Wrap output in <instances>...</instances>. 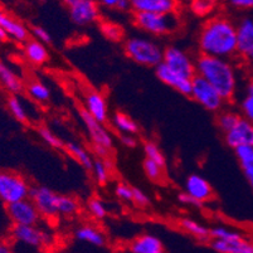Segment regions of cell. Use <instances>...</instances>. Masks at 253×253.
Masks as SVG:
<instances>
[{
	"instance_id": "3",
	"label": "cell",
	"mask_w": 253,
	"mask_h": 253,
	"mask_svg": "<svg viewBox=\"0 0 253 253\" xmlns=\"http://www.w3.org/2000/svg\"><path fill=\"white\" fill-rule=\"evenodd\" d=\"M31 198L39 213L43 217L52 218L56 215H73L78 211V202L70 195H61L47 186L31 188Z\"/></svg>"
},
{
	"instance_id": "12",
	"label": "cell",
	"mask_w": 253,
	"mask_h": 253,
	"mask_svg": "<svg viewBox=\"0 0 253 253\" xmlns=\"http://www.w3.org/2000/svg\"><path fill=\"white\" fill-rule=\"evenodd\" d=\"M6 213L13 224L37 225L42 217L31 198L6 204Z\"/></svg>"
},
{
	"instance_id": "23",
	"label": "cell",
	"mask_w": 253,
	"mask_h": 253,
	"mask_svg": "<svg viewBox=\"0 0 253 253\" xmlns=\"http://www.w3.org/2000/svg\"><path fill=\"white\" fill-rule=\"evenodd\" d=\"M75 237L80 242L88 243V245H92L93 247L101 248L106 243L105 234L98 228L89 224H84L82 227H80V228L76 229Z\"/></svg>"
},
{
	"instance_id": "46",
	"label": "cell",
	"mask_w": 253,
	"mask_h": 253,
	"mask_svg": "<svg viewBox=\"0 0 253 253\" xmlns=\"http://www.w3.org/2000/svg\"><path fill=\"white\" fill-rule=\"evenodd\" d=\"M179 202L184 206H190V207H194V208H202V204L201 202H198L197 199H194L193 197H190L189 194H186V193H181L179 195Z\"/></svg>"
},
{
	"instance_id": "4",
	"label": "cell",
	"mask_w": 253,
	"mask_h": 253,
	"mask_svg": "<svg viewBox=\"0 0 253 253\" xmlns=\"http://www.w3.org/2000/svg\"><path fill=\"white\" fill-rule=\"evenodd\" d=\"M125 53L128 58L140 66L154 67L163 62L164 49L149 37H130L125 42Z\"/></svg>"
},
{
	"instance_id": "40",
	"label": "cell",
	"mask_w": 253,
	"mask_h": 253,
	"mask_svg": "<svg viewBox=\"0 0 253 253\" xmlns=\"http://www.w3.org/2000/svg\"><path fill=\"white\" fill-rule=\"evenodd\" d=\"M100 6L110 10L127 11L130 10V0H97Z\"/></svg>"
},
{
	"instance_id": "42",
	"label": "cell",
	"mask_w": 253,
	"mask_h": 253,
	"mask_svg": "<svg viewBox=\"0 0 253 253\" xmlns=\"http://www.w3.org/2000/svg\"><path fill=\"white\" fill-rule=\"evenodd\" d=\"M115 194L123 202H132V188L128 186L127 184H119L115 189Z\"/></svg>"
},
{
	"instance_id": "31",
	"label": "cell",
	"mask_w": 253,
	"mask_h": 253,
	"mask_svg": "<svg viewBox=\"0 0 253 253\" xmlns=\"http://www.w3.org/2000/svg\"><path fill=\"white\" fill-rule=\"evenodd\" d=\"M92 172H93V176H95L96 181H97L100 185H105V184L109 183L110 176H111V165L107 162V159H97V160H93V165H92Z\"/></svg>"
},
{
	"instance_id": "13",
	"label": "cell",
	"mask_w": 253,
	"mask_h": 253,
	"mask_svg": "<svg viewBox=\"0 0 253 253\" xmlns=\"http://www.w3.org/2000/svg\"><path fill=\"white\" fill-rule=\"evenodd\" d=\"M237 49L253 68V17H243L237 24Z\"/></svg>"
},
{
	"instance_id": "30",
	"label": "cell",
	"mask_w": 253,
	"mask_h": 253,
	"mask_svg": "<svg viewBox=\"0 0 253 253\" xmlns=\"http://www.w3.org/2000/svg\"><path fill=\"white\" fill-rule=\"evenodd\" d=\"M218 0H189V9L193 14L201 18H207L215 11Z\"/></svg>"
},
{
	"instance_id": "24",
	"label": "cell",
	"mask_w": 253,
	"mask_h": 253,
	"mask_svg": "<svg viewBox=\"0 0 253 253\" xmlns=\"http://www.w3.org/2000/svg\"><path fill=\"white\" fill-rule=\"evenodd\" d=\"M0 86L10 92L11 95H18L23 91V84L17 73L0 61Z\"/></svg>"
},
{
	"instance_id": "27",
	"label": "cell",
	"mask_w": 253,
	"mask_h": 253,
	"mask_svg": "<svg viewBox=\"0 0 253 253\" xmlns=\"http://www.w3.org/2000/svg\"><path fill=\"white\" fill-rule=\"evenodd\" d=\"M112 126L120 134L135 135L139 132V126L128 115L124 112H116L112 117Z\"/></svg>"
},
{
	"instance_id": "33",
	"label": "cell",
	"mask_w": 253,
	"mask_h": 253,
	"mask_svg": "<svg viewBox=\"0 0 253 253\" xmlns=\"http://www.w3.org/2000/svg\"><path fill=\"white\" fill-rule=\"evenodd\" d=\"M38 135L48 146H50V148L57 149V150L64 149V142L62 141L52 130H49V128L45 127V126H42V127L38 128Z\"/></svg>"
},
{
	"instance_id": "21",
	"label": "cell",
	"mask_w": 253,
	"mask_h": 253,
	"mask_svg": "<svg viewBox=\"0 0 253 253\" xmlns=\"http://www.w3.org/2000/svg\"><path fill=\"white\" fill-rule=\"evenodd\" d=\"M128 250L132 253H163L165 251L162 239L154 234H141L130 243Z\"/></svg>"
},
{
	"instance_id": "47",
	"label": "cell",
	"mask_w": 253,
	"mask_h": 253,
	"mask_svg": "<svg viewBox=\"0 0 253 253\" xmlns=\"http://www.w3.org/2000/svg\"><path fill=\"white\" fill-rule=\"evenodd\" d=\"M120 141H121V144H123L124 146H126V148H131V149L135 148V146L137 145L136 137L131 134H121V136H120Z\"/></svg>"
},
{
	"instance_id": "7",
	"label": "cell",
	"mask_w": 253,
	"mask_h": 253,
	"mask_svg": "<svg viewBox=\"0 0 253 253\" xmlns=\"http://www.w3.org/2000/svg\"><path fill=\"white\" fill-rule=\"evenodd\" d=\"M189 96L209 112H220L225 103V100L220 96L219 92L198 75L192 78V89Z\"/></svg>"
},
{
	"instance_id": "26",
	"label": "cell",
	"mask_w": 253,
	"mask_h": 253,
	"mask_svg": "<svg viewBox=\"0 0 253 253\" xmlns=\"http://www.w3.org/2000/svg\"><path fill=\"white\" fill-rule=\"evenodd\" d=\"M64 149L75 159L76 162L84 168L87 170L92 169V165H93V159H92L91 154L86 150L84 148H82L81 145L77 144V142H67L64 144Z\"/></svg>"
},
{
	"instance_id": "10",
	"label": "cell",
	"mask_w": 253,
	"mask_h": 253,
	"mask_svg": "<svg viewBox=\"0 0 253 253\" xmlns=\"http://www.w3.org/2000/svg\"><path fill=\"white\" fill-rule=\"evenodd\" d=\"M71 20L78 27H88L100 19L101 6L97 0H77L67 3Z\"/></svg>"
},
{
	"instance_id": "41",
	"label": "cell",
	"mask_w": 253,
	"mask_h": 253,
	"mask_svg": "<svg viewBox=\"0 0 253 253\" xmlns=\"http://www.w3.org/2000/svg\"><path fill=\"white\" fill-rule=\"evenodd\" d=\"M239 109H241L242 117L253 123V93H251V92L246 93V96L241 101Z\"/></svg>"
},
{
	"instance_id": "11",
	"label": "cell",
	"mask_w": 253,
	"mask_h": 253,
	"mask_svg": "<svg viewBox=\"0 0 253 253\" xmlns=\"http://www.w3.org/2000/svg\"><path fill=\"white\" fill-rule=\"evenodd\" d=\"M163 62L167 64L168 67L188 78H193L197 75V72H195V61L192 58L189 53L181 49L180 47L169 45L168 48H165Z\"/></svg>"
},
{
	"instance_id": "17",
	"label": "cell",
	"mask_w": 253,
	"mask_h": 253,
	"mask_svg": "<svg viewBox=\"0 0 253 253\" xmlns=\"http://www.w3.org/2000/svg\"><path fill=\"white\" fill-rule=\"evenodd\" d=\"M185 193L201 203L211 201L213 197V188L207 179L199 174H192L185 180Z\"/></svg>"
},
{
	"instance_id": "19",
	"label": "cell",
	"mask_w": 253,
	"mask_h": 253,
	"mask_svg": "<svg viewBox=\"0 0 253 253\" xmlns=\"http://www.w3.org/2000/svg\"><path fill=\"white\" fill-rule=\"evenodd\" d=\"M209 247L219 253H253V242L245 237L234 241L211 238Z\"/></svg>"
},
{
	"instance_id": "18",
	"label": "cell",
	"mask_w": 253,
	"mask_h": 253,
	"mask_svg": "<svg viewBox=\"0 0 253 253\" xmlns=\"http://www.w3.org/2000/svg\"><path fill=\"white\" fill-rule=\"evenodd\" d=\"M84 110L100 123L105 124L109 120V106L102 93L97 91L88 92L84 97Z\"/></svg>"
},
{
	"instance_id": "6",
	"label": "cell",
	"mask_w": 253,
	"mask_h": 253,
	"mask_svg": "<svg viewBox=\"0 0 253 253\" xmlns=\"http://www.w3.org/2000/svg\"><path fill=\"white\" fill-rule=\"evenodd\" d=\"M80 116H81L82 123H84V127L88 132L93 150L100 158H109L110 151L114 148V137H112L111 132L103 126V123H100L96 119H93L84 109L81 110Z\"/></svg>"
},
{
	"instance_id": "44",
	"label": "cell",
	"mask_w": 253,
	"mask_h": 253,
	"mask_svg": "<svg viewBox=\"0 0 253 253\" xmlns=\"http://www.w3.org/2000/svg\"><path fill=\"white\" fill-rule=\"evenodd\" d=\"M132 202L137 207H148L150 204V198L144 190L139 188H132Z\"/></svg>"
},
{
	"instance_id": "25",
	"label": "cell",
	"mask_w": 253,
	"mask_h": 253,
	"mask_svg": "<svg viewBox=\"0 0 253 253\" xmlns=\"http://www.w3.org/2000/svg\"><path fill=\"white\" fill-rule=\"evenodd\" d=\"M234 153L248 183L253 188V146H239L234 149Z\"/></svg>"
},
{
	"instance_id": "9",
	"label": "cell",
	"mask_w": 253,
	"mask_h": 253,
	"mask_svg": "<svg viewBox=\"0 0 253 253\" xmlns=\"http://www.w3.org/2000/svg\"><path fill=\"white\" fill-rule=\"evenodd\" d=\"M11 238L18 245H23L33 250H41L43 247H48L52 237L36 225L14 224V227L11 228Z\"/></svg>"
},
{
	"instance_id": "28",
	"label": "cell",
	"mask_w": 253,
	"mask_h": 253,
	"mask_svg": "<svg viewBox=\"0 0 253 253\" xmlns=\"http://www.w3.org/2000/svg\"><path fill=\"white\" fill-rule=\"evenodd\" d=\"M179 227L184 232L189 233L190 236L195 237V238L201 239V241H206V239L211 238V229L207 228L206 225L198 223L197 220L189 219V218H183L179 222Z\"/></svg>"
},
{
	"instance_id": "36",
	"label": "cell",
	"mask_w": 253,
	"mask_h": 253,
	"mask_svg": "<svg viewBox=\"0 0 253 253\" xmlns=\"http://www.w3.org/2000/svg\"><path fill=\"white\" fill-rule=\"evenodd\" d=\"M101 32L106 38H109L110 41H114V42H117L124 37L123 28L119 24L112 22L101 23Z\"/></svg>"
},
{
	"instance_id": "20",
	"label": "cell",
	"mask_w": 253,
	"mask_h": 253,
	"mask_svg": "<svg viewBox=\"0 0 253 253\" xmlns=\"http://www.w3.org/2000/svg\"><path fill=\"white\" fill-rule=\"evenodd\" d=\"M0 27L8 34V38L14 39L17 42H25L29 37L27 27L3 10H0Z\"/></svg>"
},
{
	"instance_id": "43",
	"label": "cell",
	"mask_w": 253,
	"mask_h": 253,
	"mask_svg": "<svg viewBox=\"0 0 253 253\" xmlns=\"http://www.w3.org/2000/svg\"><path fill=\"white\" fill-rule=\"evenodd\" d=\"M228 6L237 11L253 10V0H225Z\"/></svg>"
},
{
	"instance_id": "16",
	"label": "cell",
	"mask_w": 253,
	"mask_h": 253,
	"mask_svg": "<svg viewBox=\"0 0 253 253\" xmlns=\"http://www.w3.org/2000/svg\"><path fill=\"white\" fill-rule=\"evenodd\" d=\"M179 0H130L134 13H176Z\"/></svg>"
},
{
	"instance_id": "52",
	"label": "cell",
	"mask_w": 253,
	"mask_h": 253,
	"mask_svg": "<svg viewBox=\"0 0 253 253\" xmlns=\"http://www.w3.org/2000/svg\"><path fill=\"white\" fill-rule=\"evenodd\" d=\"M36 1H39V3H43V1H45V0H36Z\"/></svg>"
},
{
	"instance_id": "38",
	"label": "cell",
	"mask_w": 253,
	"mask_h": 253,
	"mask_svg": "<svg viewBox=\"0 0 253 253\" xmlns=\"http://www.w3.org/2000/svg\"><path fill=\"white\" fill-rule=\"evenodd\" d=\"M243 237L239 232L233 231L227 227H215V228L211 229V238L223 239V241H234Z\"/></svg>"
},
{
	"instance_id": "35",
	"label": "cell",
	"mask_w": 253,
	"mask_h": 253,
	"mask_svg": "<svg viewBox=\"0 0 253 253\" xmlns=\"http://www.w3.org/2000/svg\"><path fill=\"white\" fill-rule=\"evenodd\" d=\"M239 119H241V115H238L237 112L224 111V112H220V114L218 115L217 123L220 130H222L223 132H227L229 128H232L234 125H236V123Z\"/></svg>"
},
{
	"instance_id": "49",
	"label": "cell",
	"mask_w": 253,
	"mask_h": 253,
	"mask_svg": "<svg viewBox=\"0 0 253 253\" xmlns=\"http://www.w3.org/2000/svg\"><path fill=\"white\" fill-rule=\"evenodd\" d=\"M6 38H8V34H6L5 31L0 27V41H5Z\"/></svg>"
},
{
	"instance_id": "22",
	"label": "cell",
	"mask_w": 253,
	"mask_h": 253,
	"mask_svg": "<svg viewBox=\"0 0 253 253\" xmlns=\"http://www.w3.org/2000/svg\"><path fill=\"white\" fill-rule=\"evenodd\" d=\"M23 53L27 61L34 66H43L49 59V53L44 43L37 39H27L23 47Z\"/></svg>"
},
{
	"instance_id": "14",
	"label": "cell",
	"mask_w": 253,
	"mask_h": 253,
	"mask_svg": "<svg viewBox=\"0 0 253 253\" xmlns=\"http://www.w3.org/2000/svg\"><path fill=\"white\" fill-rule=\"evenodd\" d=\"M156 77L160 80L164 84L169 86L170 88L175 89L179 93L184 96L190 95V89H192V78H188L185 76L180 75L176 71L171 70L168 67L164 62L158 64L155 67Z\"/></svg>"
},
{
	"instance_id": "50",
	"label": "cell",
	"mask_w": 253,
	"mask_h": 253,
	"mask_svg": "<svg viewBox=\"0 0 253 253\" xmlns=\"http://www.w3.org/2000/svg\"><path fill=\"white\" fill-rule=\"evenodd\" d=\"M247 92H251V93H253V80H252V81H250V84H248Z\"/></svg>"
},
{
	"instance_id": "8",
	"label": "cell",
	"mask_w": 253,
	"mask_h": 253,
	"mask_svg": "<svg viewBox=\"0 0 253 253\" xmlns=\"http://www.w3.org/2000/svg\"><path fill=\"white\" fill-rule=\"evenodd\" d=\"M31 186L27 179L14 171L0 172V201L5 204L29 198Z\"/></svg>"
},
{
	"instance_id": "51",
	"label": "cell",
	"mask_w": 253,
	"mask_h": 253,
	"mask_svg": "<svg viewBox=\"0 0 253 253\" xmlns=\"http://www.w3.org/2000/svg\"><path fill=\"white\" fill-rule=\"evenodd\" d=\"M66 3H71V1H77V0H64Z\"/></svg>"
},
{
	"instance_id": "48",
	"label": "cell",
	"mask_w": 253,
	"mask_h": 253,
	"mask_svg": "<svg viewBox=\"0 0 253 253\" xmlns=\"http://www.w3.org/2000/svg\"><path fill=\"white\" fill-rule=\"evenodd\" d=\"M11 252V246L6 241L0 239V253H9Z\"/></svg>"
},
{
	"instance_id": "37",
	"label": "cell",
	"mask_w": 253,
	"mask_h": 253,
	"mask_svg": "<svg viewBox=\"0 0 253 253\" xmlns=\"http://www.w3.org/2000/svg\"><path fill=\"white\" fill-rule=\"evenodd\" d=\"M142 168H144V171L145 174H146V176H148L150 180L159 181L163 178V169H164V168H163L162 165H159L158 163L150 160V159H145Z\"/></svg>"
},
{
	"instance_id": "29",
	"label": "cell",
	"mask_w": 253,
	"mask_h": 253,
	"mask_svg": "<svg viewBox=\"0 0 253 253\" xmlns=\"http://www.w3.org/2000/svg\"><path fill=\"white\" fill-rule=\"evenodd\" d=\"M6 106H8V110L11 114V116L14 117L17 121H19V123L22 124L28 123L29 121L28 110L25 109L24 103L22 102V100H20L17 95L9 96L8 101H6Z\"/></svg>"
},
{
	"instance_id": "39",
	"label": "cell",
	"mask_w": 253,
	"mask_h": 253,
	"mask_svg": "<svg viewBox=\"0 0 253 253\" xmlns=\"http://www.w3.org/2000/svg\"><path fill=\"white\" fill-rule=\"evenodd\" d=\"M87 208L91 215L96 219H103L107 215V208H106L105 203L98 198H92L87 203Z\"/></svg>"
},
{
	"instance_id": "32",
	"label": "cell",
	"mask_w": 253,
	"mask_h": 253,
	"mask_svg": "<svg viewBox=\"0 0 253 253\" xmlns=\"http://www.w3.org/2000/svg\"><path fill=\"white\" fill-rule=\"evenodd\" d=\"M27 92H28V96L34 100L36 102L44 103L48 102L50 98V89L45 86L43 82L39 81H33L27 86Z\"/></svg>"
},
{
	"instance_id": "45",
	"label": "cell",
	"mask_w": 253,
	"mask_h": 253,
	"mask_svg": "<svg viewBox=\"0 0 253 253\" xmlns=\"http://www.w3.org/2000/svg\"><path fill=\"white\" fill-rule=\"evenodd\" d=\"M32 36L34 37V39H37L39 42L44 43V44H48V43L52 42V37L48 33L47 29H44L43 27H39V25L32 28Z\"/></svg>"
},
{
	"instance_id": "1",
	"label": "cell",
	"mask_w": 253,
	"mask_h": 253,
	"mask_svg": "<svg viewBox=\"0 0 253 253\" xmlns=\"http://www.w3.org/2000/svg\"><path fill=\"white\" fill-rule=\"evenodd\" d=\"M198 47L202 54L231 59L238 53L237 24L225 15L211 18L202 27Z\"/></svg>"
},
{
	"instance_id": "2",
	"label": "cell",
	"mask_w": 253,
	"mask_h": 253,
	"mask_svg": "<svg viewBox=\"0 0 253 253\" xmlns=\"http://www.w3.org/2000/svg\"><path fill=\"white\" fill-rule=\"evenodd\" d=\"M195 72L214 87L225 101L234 97L237 73L229 58L201 54L195 59Z\"/></svg>"
},
{
	"instance_id": "5",
	"label": "cell",
	"mask_w": 253,
	"mask_h": 253,
	"mask_svg": "<svg viewBox=\"0 0 253 253\" xmlns=\"http://www.w3.org/2000/svg\"><path fill=\"white\" fill-rule=\"evenodd\" d=\"M137 28L154 37H164L174 33L180 27L176 13H134Z\"/></svg>"
},
{
	"instance_id": "15",
	"label": "cell",
	"mask_w": 253,
	"mask_h": 253,
	"mask_svg": "<svg viewBox=\"0 0 253 253\" xmlns=\"http://www.w3.org/2000/svg\"><path fill=\"white\" fill-rule=\"evenodd\" d=\"M225 142L232 149L239 146H253V123L241 116L236 125L224 132Z\"/></svg>"
},
{
	"instance_id": "34",
	"label": "cell",
	"mask_w": 253,
	"mask_h": 253,
	"mask_svg": "<svg viewBox=\"0 0 253 253\" xmlns=\"http://www.w3.org/2000/svg\"><path fill=\"white\" fill-rule=\"evenodd\" d=\"M144 153H145V155H146V159H150V160H153V162L158 163V164L162 165L163 168H164L165 164H167V160H165L164 154L162 153L160 148H159L155 142H151V141L145 142Z\"/></svg>"
}]
</instances>
